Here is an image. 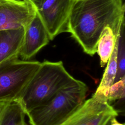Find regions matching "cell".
I'll return each instance as SVG.
<instances>
[{
  "mask_svg": "<svg viewBox=\"0 0 125 125\" xmlns=\"http://www.w3.org/2000/svg\"><path fill=\"white\" fill-rule=\"evenodd\" d=\"M125 11L123 0H74L67 32L85 53L92 56L106 27H109L116 36L120 34Z\"/></svg>",
  "mask_w": 125,
  "mask_h": 125,
  "instance_id": "obj_1",
  "label": "cell"
},
{
  "mask_svg": "<svg viewBox=\"0 0 125 125\" xmlns=\"http://www.w3.org/2000/svg\"><path fill=\"white\" fill-rule=\"evenodd\" d=\"M62 61H44L36 71L18 101L26 115L50 100L59 91L75 81Z\"/></svg>",
  "mask_w": 125,
  "mask_h": 125,
  "instance_id": "obj_2",
  "label": "cell"
},
{
  "mask_svg": "<svg viewBox=\"0 0 125 125\" xmlns=\"http://www.w3.org/2000/svg\"><path fill=\"white\" fill-rule=\"evenodd\" d=\"M88 87L77 79L26 115L31 125H60L84 102Z\"/></svg>",
  "mask_w": 125,
  "mask_h": 125,
  "instance_id": "obj_3",
  "label": "cell"
},
{
  "mask_svg": "<svg viewBox=\"0 0 125 125\" xmlns=\"http://www.w3.org/2000/svg\"><path fill=\"white\" fill-rule=\"evenodd\" d=\"M19 58L0 63V102L17 101L41 64Z\"/></svg>",
  "mask_w": 125,
  "mask_h": 125,
  "instance_id": "obj_4",
  "label": "cell"
},
{
  "mask_svg": "<svg viewBox=\"0 0 125 125\" xmlns=\"http://www.w3.org/2000/svg\"><path fill=\"white\" fill-rule=\"evenodd\" d=\"M46 28L50 40L67 32L74 0H28Z\"/></svg>",
  "mask_w": 125,
  "mask_h": 125,
  "instance_id": "obj_5",
  "label": "cell"
},
{
  "mask_svg": "<svg viewBox=\"0 0 125 125\" xmlns=\"http://www.w3.org/2000/svg\"><path fill=\"white\" fill-rule=\"evenodd\" d=\"M118 115L106 97L94 93L60 125H107Z\"/></svg>",
  "mask_w": 125,
  "mask_h": 125,
  "instance_id": "obj_6",
  "label": "cell"
},
{
  "mask_svg": "<svg viewBox=\"0 0 125 125\" xmlns=\"http://www.w3.org/2000/svg\"><path fill=\"white\" fill-rule=\"evenodd\" d=\"M35 13L29 0H0V30L25 28Z\"/></svg>",
  "mask_w": 125,
  "mask_h": 125,
  "instance_id": "obj_7",
  "label": "cell"
},
{
  "mask_svg": "<svg viewBox=\"0 0 125 125\" xmlns=\"http://www.w3.org/2000/svg\"><path fill=\"white\" fill-rule=\"evenodd\" d=\"M49 41L47 31L36 13L25 28L23 42L19 56L22 60H29L47 45Z\"/></svg>",
  "mask_w": 125,
  "mask_h": 125,
  "instance_id": "obj_8",
  "label": "cell"
},
{
  "mask_svg": "<svg viewBox=\"0 0 125 125\" xmlns=\"http://www.w3.org/2000/svg\"><path fill=\"white\" fill-rule=\"evenodd\" d=\"M24 32V27L0 30V63L18 58Z\"/></svg>",
  "mask_w": 125,
  "mask_h": 125,
  "instance_id": "obj_9",
  "label": "cell"
},
{
  "mask_svg": "<svg viewBox=\"0 0 125 125\" xmlns=\"http://www.w3.org/2000/svg\"><path fill=\"white\" fill-rule=\"evenodd\" d=\"M119 35L117 36L115 45L99 86L95 93L102 95L107 98L109 89L114 83L117 72V52Z\"/></svg>",
  "mask_w": 125,
  "mask_h": 125,
  "instance_id": "obj_10",
  "label": "cell"
},
{
  "mask_svg": "<svg viewBox=\"0 0 125 125\" xmlns=\"http://www.w3.org/2000/svg\"><path fill=\"white\" fill-rule=\"evenodd\" d=\"M118 36L114 35L109 27H106L104 29L98 41L96 51L100 57L101 67H104L107 63L114 48Z\"/></svg>",
  "mask_w": 125,
  "mask_h": 125,
  "instance_id": "obj_11",
  "label": "cell"
},
{
  "mask_svg": "<svg viewBox=\"0 0 125 125\" xmlns=\"http://www.w3.org/2000/svg\"><path fill=\"white\" fill-rule=\"evenodd\" d=\"M26 114L18 101L10 103L7 106L0 120V125H27L25 121Z\"/></svg>",
  "mask_w": 125,
  "mask_h": 125,
  "instance_id": "obj_12",
  "label": "cell"
},
{
  "mask_svg": "<svg viewBox=\"0 0 125 125\" xmlns=\"http://www.w3.org/2000/svg\"><path fill=\"white\" fill-rule=\"evenodd\" d=\"M125 21L123 22L118 39L117 52V72L114 83L125 77Z\"/></svg>",
  "mask_w": 125,
  "mask_h": 125,
  "instance_id": "obj_13",
  "label": "cell"
},
{
  "mask_svg": "<svg viewBox=\"0 0 125 125\" xmlns=\"http://www.w3.org/2000/svg\"><path fill=\"white\" fill-rule=\"evenodd\" d=\"M125 77L114 83L110 87L107 96V100L109 103L117 100L124 99L125 97Z\"/></svg>",
  "mask_w": 125,
  "mask_h": 125,
  "instance_id": "obj_14",
  "label": "cell"
},
{
  "mask_svg": "<svg viewBox=\"0 0 125 125\" xmlns=\"http://www.w3.org/2000/svg\"><path fill=\"white\" fill-rule=\"evenodd\" d=\"M11 102H0V120L8 104Z\"/></svg>",
  "mask_w": 125,
  "mask_h": 125,
  "instance_id": "obj_15",
  "label": "cell"
},
{
  "mask_svg": "<svg viewBox=\"0 0 125 125\" xmlns=\"http://www.w3.org/2000/svg\"><path fill=\"white\" fill-rule=\"evenodd\" d=\"M108 125H125V124L119 123L116 119V117H113L111 119Z\"/></svg>",
  "mask_w": 125,
  "mask_h": 125,
  "instance_id": "obj_16",
  "label": "cell"
},
{
  "mask_svg": "<svg viewBox=\"0 0 125 125\" xmlns=\"http://www.w3.org/2000/svg\"></svg>",
  "mask_w": 125,
  "mask_h": 125,
  "instance_id": "obj_17",
  "label": "cell"
}]
</instances>
